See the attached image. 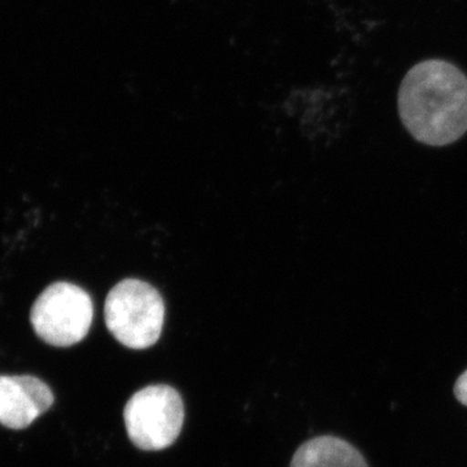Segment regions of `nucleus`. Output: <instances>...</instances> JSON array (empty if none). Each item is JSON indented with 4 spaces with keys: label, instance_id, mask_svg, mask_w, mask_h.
I'll use <instances>...</instances> for the list:
<instances>
[{
    "label": "nucleus",
    "instance_id": "obj_2",
    "mask_svg": "<svg viewBox=\"0 0 467 467\" xmlns=\"http://www.w3.org/2000/svg\"><path fill=\"white\" fill-rule=\"evenodd\" d=\"M107 328L126 348L147 349L158 343L165 321V304L155 287L140 279L117 284L104 304Z\"/></svg>",
    "mask_w": 467,
    "mask_h": 467
},
{
    "label": "nucleus",
    "instance_id": "obj_3",
    "mask_svg": "<svg viewBox=\"0 0 467 467\" xmlns=\"http://www.w3.org/2000/svg\"><path fill=\"white\" fill-rule=\"evenodd\" d=\"M124 420L135 447L149 451L165 450L182 431V398L167 384L144 387L126 402Z\"/></svg>",
    "mask_w": 467,
    "mask_h": 467
},
{
    "label": "nucleus",
    "instance_id": "obj_5",
    "mask_svg": "<svg viewBox=\"0 0 467 467\" xmlns=\"http://www.w3.org/2000/svg\"><path fill=\"white\" fill-rule=\"evenodd\" d=\"M50 387L32 376H0V425L24 430L54 405Z\"/></svg>",
    "mask_w": 467,
    "mask_h": 467
},
{
    "label": "nucleus",
    "instance_id": "obj_7",
    "mask_svg": "<svg viewBox=\"0 0 467 467\" xmlns=\"http://www.w3.org/2000/svg\"><path fill=\"white\" fill-rule=\"evenodd\" d=\"M453 392L457 400L467 407V370L463 371L459 379H457L456 384H454Z\"/></svg>",
    "mask_w": 467,
    "mask_h": 467
},
{
    "label": "nucleus",
    "instance_id": "obj_1",
    "mask_svg": "<svg viewBox=\"0 0 467 467\" xmlns=\"http://www.w3.org/2000/svg\"><path fill=\"white\" fill-rule=\"evenodd\" d=\"M398 106L414 140L448 146L467 131V77L450 61H420L402 79Z\"/></svg>",
    "mask_w": 467,
    "mask_h": 467
},
{
    "label": "nucleus",
    "instance_id": "obj_6",
    "mask_svg": "<svg viewBox=\"0 0 467 467\" xmlns=\"http://www.w3.org/2000/svg\"><path fill=\"white\" fill-rule=\"evenodd\" d=\"M290 467H368L358 448L337 436L325 435L301 444Z\"/></svg>",
    "mask_w": 467,
    "mask_h": 467
},
{
    "label": "nucleus",
    "instance_id": "obj_4",
    "mask_svg": "<svg viewBox=\"0 0 467 467\" xmlns=\"http://www.w3.org/2000/svg\"><path fill=\"white\" fill-rule=\"evenodd\" d=\"M94 304L90 295L73 284L57 282L36 297L30 321L36 334L52 347L75 346L90 331Z\"/></svg>",
    "mask_w": 467,
    "mask_h": 467
}]
</instances>
